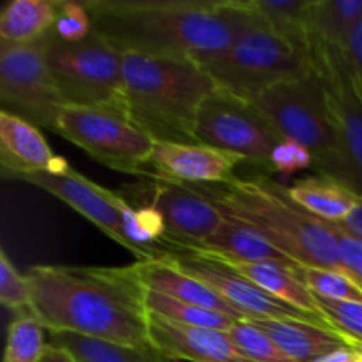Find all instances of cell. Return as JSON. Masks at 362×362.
Returning a JSON list of instances; mask_svg holds the SVG:
<instances>
[{
    "label": "cell",
    "instance_id": "obj_1",
    "mask_svg": "<svg viewBox=\"0 0 362 362\" xmlns=\"http://www.w3.org/2000/svg\"><path fill=\"white\" fill-rule=\"evenodd\" d=\"M94 30L120 53L202 62L232 46L260 16L246 0H88Z\"/></svg>",
    "mask_w": 362,
    "mask_h": 362
},
{
    "label": "cell",
    "instance_id": "obj_2",
    "mask_svg": "<svg viewBox=\"0 0 362 362\" xmlns=\"http://www.w3.org/2000/svg\"><path fill=\"white\" fill-rule=\"evenodd\" d=\"M32 313L48 332L148 346L147 288L136 267L35 265L27 272Z\"/></svg>",
    "mask_w": 362,
    "mask_h": 362
},
{
    "label": "cell",
    "instance_id": "obj_3",
    "mask_svg": "<svg viewBox=\"0 0 362 362\" xmlns=\"http://www.w3.org/2000/svg\"><path fill=\"white\" fill-rule=\"evenodd\" d=\"M228 218L243 223L274 244L303 267L334 269L349 274L338 240L325 219L292 200L288 186L269 173L237 175L226 184H189Z\"/></svg>",
    "mask_w": 362,
    "mask_h": 362
},
{
    "label": "cell",
    "instance_id": "obj_4",
    "mask_svg": "<svg viewBox=\"0 0 362 362\" xmlns=\"http://www.w3.org/2000/svg\"><path fill=\"white\" fill-rule=\"evenodd\" d=\"M218 88L194 60L122 53V110L156 144H197L198 110Z\"/></svg>",
    "mask_w": 362,
    "mask_h": 362
},
{
    "label": "cell",
    "instance_id": "obj_5",
    "mask_svg": "<svg viewBox=\"0 0 362 362\" xmlns=\"http://www.w3.org/2000/svg\"><path fill=\"white\" fill-rule=\"evenodd\" d=\"M247 101L260 110L283 140L296 141L310 152L317 175L352 191V172L317 71L274 85Z\"/></svg>",
    "mask_w": 362,
    "mask_h": 362
},
{
    "label": "cell",
    "instance_id": "obj_6",
    "mask_svg": "<svg viewBox=\"0 0 362 362\" xmlns=\"http://www.w3.org/2000/svg\"><path fill=\"white\" fill-rule=\"evenodd\" d=\"M198 64L221 90L244 99L315 71L310 49L279 35L262 18L230 48Z\"/></svg>",
    "mask_w": 362,
    "mask_h": 362
},
{
    "label": "cell",
    "instance_id": "obj_7",
    "mask_svg": "<svg viewBox=\"0 0 362 362\" xmlns=\"http://www.w3.org/2000/svg\"><path fill=\"white\" fill-rule=\"evenodd\" d=\"M45 57L66 105L122 108V53L98 30L78 42L42 37Z\"/></svg>",
    "mask_w": 362,
    "mask_h": 362
},
{
    "label": "cell",
    "instance_id": "obj_8",
    "mask_svg": "<svg viewBox=\"0 0 362 362\" xmlns=\"http://www.w3.org/2000/svg\"><path fill=\"white\" fill-rule=\"evenodd\" d=\"M55 133L110 170L148 175L156 141L119 106L64 105Z\"/></svg>",
    "mask_w": 362,
    "mask_h": 362
},
{
    "label": "cell",
    "instance_id": "obj_9",
    "mask_svg": "<svg viewBox=\"0 0 362 362\" xmlns=\"http://www.w3.org/2000/svg\"><path fill=\"white\" fill-rule=\"evenodd\" d=\"M194 138L197 144L239 156L264 173L271 172V158L283 141L253 103L221 88L202 103Z\"/></svg>",
    "mask_w": 362,
    "mask_h": 362
},
{
    "label": "cell",
    "instance_id": "obj_10",
    "mask_svg": "<svg viewBox=\"0 0 362 362\" xmlns=\"http://www.w3.org/2000/svg\"><path fill=\"white\" fill-rule=\"evenodd\" d=\"M0 103L4 112L55 133L66 101L46 64L42 39L0 45Z\"/></svg>",
    "mask_w": 362,
    "mask_h": 362
},
{
    "label": "cell",
    "instance_id": "obj_11",
    "mask_svg": "<svg viewBox=\"0 0 362 362\" xmlns=\"http://www.w3.org/2000/svg\"><path fill=\"white\" fill-rule=\"evenodd\" d=\"M159 246L165 251V260L197 278L198 281L205 283L230 306L243 313L246 320H303L336 331L325 318L297 310L265 293L214 255L168 243L165 239L159 243Z\"/></svg>",
    "mask_w": 362,
    "mask_h": 362
},
{
    "label": "cell",
    "instance_id": "obj_12",
    "mask_svg": "<svg viewBox=\"0 0 362 362\" xmlns=\"http://www.w3.org/2000/svg\"><path fill=\"white\" fill-rule=\"evenodd\" d=\"M147 182L133 184L120 191L126 200L144 198L141 205H152L166 223L170 243L197 247L214 235L225 223V214L193 186L161 177H145Z\"/></svg>",
    "mask_w": 362,
    "mask_h": 362
},
{
    "label": "cell",
    "instance_id": "obj_13",
    "mask_svg": "<svg viewBox=\"0 0 362 362\" xmlns=\"http://www.w3.org/2000/svg\"><path fill=\"white\" fill-rule=\"evenodd\" d=\"M310 53L338 126L352 172V191L362 200V99L339 48H313Z\"/></svg>",
    "mask_w": 362,
    "mask_h": 362
},
{
    "label": "cell",
    "instance_id": "obj_14",
    "mask_svg": "<svg viewBox=\"0 0 362 362\" xmlns=\"http://www.w3.org/2000/svg\"><path fill=\"white\" fill-rule=\"evenodd\" d=\"M18 180L41 187L46 193L57 197L60 202L69 205L73 211H76L78 214L88 219L92 225L98 226L110 239L131 251V244L124 233L122 214H120V200H122L120 193L92 182L90 179H87L73 168L67 170L66 173H60V175L34 173V175L20 177Z\"/></svg>",
    "mask_w": 362,
    "mask_h": 362
},
{
    "label": "cell",
    "instance_id": "obj_15",
    "mask_svg": "<svg viewBox=\"0 0 362 362\" xmlns=\"http://www.w3.org/2000/svg\"><path fill=\"white\" fill-rule=\"evenodd\" d=\"M243 163L239 156L204 144L161 141L154 145L148 175L182 184H226L235 179Z\"/></svg>",
    "mask_w": 362,
    "mask_h": 362
},
{
    "label": "cell",
    "instance_id": "obj_16",
    "mask_svg": "<svg viewBox=\"0 0 362 362\" xmlns=\"http://www.w3.org/2000/svg\"><path fill=\"white\" fill-rule=\"evenodd\" d=\"M148 332L152 346L170 361L251 362L225 331L189 327L148 313Z\"/></svg>",
    "mask_w": 362,
    "mask_h": 362
},
{
    "label": "cell",
    "instance_id": "obj_17",
    "mask_svg": "<svg viewBox=\"0 0 362 362\" xmlns=\"http://www.w3.org/2000/svg\"><path fill=\"white\" fill-rule=\"evenodd\" d=\"M0 165L7 179L34 173L60 175L71 168L66 159L53 154L37 126L4 110L0 112Z\"/></svg>",
    "mask_w": 362,
    "mask_h": 362
},
{
    "label": "cell",
    "instance_id": "obj_18",
    "mask_svg": "<svg viewBox=\"0 0 362 362\" xmlns=\"http://www.w3.org/2000/svg\"><path fill=\"white\" fill-rule=\"evenodd\" d=\"M134 267H136L138 278H140V281L144 283L147 290L163 293V296H168L172 299L182 300V303L194 304V306L219 311V313L235 318L237 322L246 320L243 313H239L235 308L230 306L223 297H219L205 283L198 281L193 276L182 272L165 258L136 262Z\"/></svg>",
    "mask_w": 362,
    "mask_h": 362
},
{
    "label": "cell",
    "instance_id": "obj_19",
    "mask_svg": "<svg viewBox=\"0 0 362 362\" xmlns=\"http://www.w3.org/2000/svg\"><path fill=\"white\" fill-rule=\"evenodd\" d=\"M296 362H315L343 346L357 345L341 332L303 320H247Z\"/></svg>",
    "mask_w": 362,
    "mask_h": 362
},
{
    "label": "cell",
    "instance_id": "obj_20",
    "mask_svg": "<svg viewBox=\"0 0 362 362\" xmlns=\"http://www.w3.org/2000/svg\"><path fill=\"white\" fill-rule=\"evenodd\" d=\"M218 258L226 262L230 267L235 269L239 274H243L244 278L250 279L253 285H257L258 288H262L274 299L300 311L315 315V317L325 318L317 306V296L308 288L306 283L300 278V267L278 264V262H240L226 257Z\"/></svg>",
    "mask_w": 362,
    "mask_h": 362
},
{
    "label": "cell",
    "instance_id": "obj_21",
    "mask_svg": "<svg viewBox=\"0 0 362 362\" xmlns=\"http://www.w3.org/2000/svg\"><path fill=\"white\" fill-rule=\"evenodd\" d=\"M225 218L226 219L221 228L214 235L209 237L205 243H202L200 246L193 247V250H200L205 251V253L216 255V257H226L240 262H278V264L303 267L297 262H293L288 255L278 250L274 244L269 243L265 237H262L260 233L247 228L243 223L235 221L228 216H225Z\"/></svg>",
    "mask_w": 362,
    "mask_h": 362
},
{
    "label": "cell",
    "instance_id": "obj_22",
    "mask_svg": "<svg viewBox=\"0 0 362 362\" xmlns=\"http://www.w3.org/2000/svg\"><path fill=\"white\" fill-rule=\"evenodd\" d=\"M288 193L297 205L317 218L341 223L361 205V198L343 184L324 175H310L293 180Z\"/></svg>",
    "mask_w": 362,
    "mask_h": 362
},
{
    "label": "cell",
    "instance_id": "obj_23",
    "mask_svg": "<svg viewBox=\"0 0 362 362\" xmlns=\"http://www.w3.org/2000/svg\"><path fill=\"white\" fill-rule=\"evenodd\" d=\"M60 0H11L0 13L2 45H30L45 37L59 18Z\"/></svg>",
    "mask_w": 362,
    "mask_h": 362
},
{
    "label": "cell",
    "instance_id": "obj_24",
    "mask_svg": "<svg viewBox=\"0 0 362 362\" xmlns=\"http://www.w3.org/2000/svg\"><path fill=\"white\" fill-rule=\"evenodd\" d=\"M362 16V0H311L308 48H341Z\"/></svg>",
    "mask_w": 362,
    "mask_h": 362
},
{
    "label": "cell",
    "instance_id": "obj_25",
    "mask_svg": "<svg viewBox=\"0 0 362 362\" xmlns=\"http://www.w3.org/2000/svg\"><path fill=\"white\" fill-rule=\"evenodd\" d=\"M49 345L66 350L76 362H170L152 345H120L73 332H49Z\"/></svg>",
    "mask_w": 362,
    "mask_h": 362
},
{
    "label": "cell",
    "instance_id": "obj_26",
    "mask_svg": "<svg viewBox=\"0 0 362 362\" xmlns=\"http://www.w3.org/2000/svg\"><path fill=\"white\" fill-rule=\"evenodd\" d=\"M246 4L272 30L308 48V14L311 0H246Z\"/></svg>",
    "mask_w": 362,
    "mask_h": 362
},
{
    "label": "cell",
    "instance_id": "obj_27",
    "mask_svg": "<svg viewBox=\"0 0 362 362\" xmlns=\"http://www.w3.org/2000/svg\"><path fill=\"white\" fill-rule=\"evenodd\" d=\"M145 304H147L148 313L159 315V317L168 318L175 324L189 325V327L216 329V331L228 332L237 324L235 318L228 317V315L182 303V300L172 299V297L163 296V293L152 292V290H147Z\"/></svg>",
    "mask_w": 362,
    "mask_h": 362
},
{
    "label": "cell",
    "instance_id": "obj_28",
    "mask_svg": "<svg viewBox=\"0 0 362 362\" xmlns=\"http://www.w3.org/2000/svg\"><path fill=\"white\" fill-rule=\"evenodd\" d=\"M48 329L35 315H20L7 327L4 362H42L48 352Z\"/></svg>",
    "mask_w": 362,
    "mask_h": 362
},
{
    "label": "cell",
    "instance_id": "obj_29",
    "mask_svg": "<svg viewBox=\"0 0 362 362\" xmlns=\"http://www.w3.org/2000/svg\"><path fill=\"white\" fill-rule=\"evenodd\" d=\"M299 274L317 297L362 304V286L350 274L324 267H300Z\"/></svg>",
    "mask_w": 362,
    "mask_h": 362
},
{
    "label": "cell",
    "instance_id": "obj_30",
    "mask_svg": "<svg viewBox=\"0 0 362 362\" xmlns=\"http://www.w3.org/2000/svg\"><path fill=\"white\" fill-rule=\"evenodd\" d=\"M230 339L251 362H296L290 359L264 331L251 322H237L228 331Z\"/></svg>",
    "mask_w": 362,
    "mask_h": 362
},
{
    "label": "cell",
    "instance_id": "obj_31",
    "mask_svg": "<svg viewBox=\"0 0 362 362\" xmlns=\"http://www.w3.org/2000/svg\"><path fill=\"white\" fill-rule=\"evenodd\" d=\"M0 303L4 308L16 313V317L34 315L27 276L18 272L6 251H0Z\"/></svg>",
    "mask_w": 362,
    "mask_h": 362
},
{
    "label": "cell",
    "instance_id": "obj_32",
    "mask_svg": "<svg viewBox=\"0 0 362 362\" xmlns=\"http://www.w3.org/2000/svg\"><path fill=\"white\" fill-rule=\"evenodd\" d=\"M317 306L320 313L327 318L329 324L346 338L362 345V304L329 300L317 297Z\"/></svg>",
    "mask_w": 362,
    "mask_h": 362
},
{
    "label": "cell",
    "instance_id": "obj_33",
    "mask_svg": "<svg viewBox=\"0 0 362 362\" xmlns=\"http://www.w3.org/2000/svg\"><path fill=\"white\" fill-rule=\"evenodd\" d=\"M92 30H94V25H92V18L85 7V2L60 0L59 18L55 21V27L52 28V32L60 41H83L92 34Z\"/></svg>",
    "mask_w": 362,
    "mask_h": 362
},
{
    "label": "cell",
    "instance_id": "obj_34",
    "mask_svg": "<svg viewBox=\"0 0 362 362\" xmlns=\"http://www.w3.org/2000/svg\"><path fill=\"white\" fill-rule=\"evenodd\" d=\"M327 223L329 230L334 233L336 240H338L341 262L346 271H349V274L357 281H362V239L350 233L341 223Z\"/></svg>",
    "mask_w": 362,
    "mask_h": 362
},
{
    "label": "cell",
    "instance_id": "obj_35",
    "mask_svg": "<svg viewBox=\"0 0 362 362\" xmlns=\"http://www.w3.org/2000/svg\"><path fill=\"white\" fill-rule=\"evenodd\" d=\"M313 168V158L303 145L283 140L271 158V172L296 173L299 170Z\"/></svg>",
    "mask_w": 362,
    "mask_h": 362
},
{
    "label": "cell",
    "instance_id": "obj_36",
    "mask_svg": "<svg viewBox=\"0 0 362 362\" xmlns=\"http://www.w3.org/2000/svg\"><path fill=\"white\" fill-rule=\"evenodd\" d=\"M339 52H341L343 60L349 66L352 76L362 78V16L349 32Z\"/></svg>",
    "mask_w": 362,
    "mask_h": 362
},
{
    "label": "cell",
    "instance_id": "obj_37",
    "mask_svg": "<svg viewBox=\"0 0 362 362\" xmlns=\"http://www.w3.org/2000/svg\"><path fill=\"white\" fill-rule=\"evenodd\" d=\"M315 362H362V345L343 346Z\"/></svg>",
    "mask_w": 362,
    "mask_h": 362
},
{
    "label": "cell",
    "instance_id": "obj_38",
    "mask_svg": "<svg viewBox=\"0 0 362 362\" xmlns=\"http://www.w3.org/2000/svg\"><path fill=\"white\" fill-rule=\"evenodd\" d=\"M341 225L345 226L350 233H354V235L361 237L362 239V202L359 207H357L345 221H341Z\"/></svg>",
    "mask_w": 362,
    "mask_h": 362
},
{
    "label": "cell",
    "instance_id": "obj_39",
    "mask_svg": "<svg viewBox=\"0 0 362 362\" xmlns=\"http://www.w3.org/2000/svg\"><path fill=\"white\" fill-rule=\"evenodd\" d=\"M42 362H76L71 354H67L66 350L57 349V346H48V352H46V357Z\"/></svg>",
    "mask_w": 362,
    "mask_h": 362
},
{
    "label": "cell",
    "instance_id": "obj_40",
    "mask_svg": "<svg viewBox=\"0 0 362 362\" xmlns=\"http://www.w3.org/2000/svg\"><path fill=\"white\" fill-rule=\"evenodd\" d=\"M354 83H356L357 92H359V95H361V99H362V78H356V76H354Z\"/></svg>",
    "mask_w": 362,
    "mask_h": 362
},
{
    "label": "cell",
    "instance_id": "obj_41",
    "mask_svg": "<svg viewBox=\"0 0 362 362\" xmlns=\"http://www.w3.org/2000/svg\"><path fill=\"white\" fill-rule=\"evenodd\" d=\"M170 362H189V361H170Z\"/></svg>",
    "mask_w": 362,
    "mask_h": 362
},
{
    "label": "cell",
    "instance_id": "obj_42",
    "mask_svg": "<svg viewBox=\"0 0 362 362\" xmlns=\"http://www.w3.org/2000/svg\"><path fill=\"white\" fill-rule=\"evenodd\" d=\"M359 285H361V286H362V281H359Z\"/></svg>",
    "mask_w": 362,
    "mask_h": 362
}]
</instances>
